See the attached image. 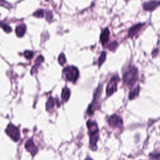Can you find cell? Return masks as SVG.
Instances as JSON below:
<instances>
[{
    "instance_id": "6",
    "label": "cell",
    "mask_w": 160,
    "mask_h": 160,
    "mask_svg": "<svg viewBox=\"0 0 160 160\" xmlns=\"http://www.w3.org/2000/svg\"><path fill=\"white\" fill-rule=\"evenodd\" d=\"M118 81V76H113L109 83L107 85L106 87V94L107 96H111L112 94L117 89V82Z\"/></svg>"
},
{
    "instance_id": "22",
    "label": "cell",
    "mask_w": 160,
    "mask_h": 160,
    "mask_svg": "<svg viewBox=\"0 0 160 160\" xmlns=\"http://www.w3.org/2000/svg\"><path fill=\"white\" fill-rule=\"evenodd\" d=\"M149 158L152 159H158L160 158V152H156V153H150L149 155Z\"/></svg>"
},
{
    "instance_id": "17",
    "label": "cell",
    "mask_w": 160,
    "mask_h": 160,
    "mask_svg": "<svg viewBox=\"0 0 160 160\" xmlns=\"http://www.w3.org/2000/svg\"><path fill=\"white\" fill-rule=\"evenodd\" d=\"M106 52L104 51H102L98 59V65L99 66H100L106 60Z\"/></svg>"
},
{
    "instance_id": "1",
    "label": "cell",
    "mask_w": 160,
    "mask_h": 160,
    "mask_svg": "<svg viewBox=\"0 0 160 160\" xmlns=\"http://www.w3.org/2000/svg\"><path fill=\"white\" fill-rule=\"evenodd\" d=\"M89 134V147L92 151L97 149V142L99 139V129L95 121L88 120L86 122Z\"/></svg>"
},
{
    "instance_id": "24",
    "label": "cell",
    "mask_w": 160,
    "mask_h": 160,
    "mask_svg": "<svg viewBox=\"0 0 160 160\" xmlns=\"http://www.w3.org/2000/svg\"><path fill=\"white\" fill-rule=\"evenodd\" d=\"M52 19V12L51 11H48L46 12V19L48 21H50Z\"/></svg>"
},
{
    "instance_id": "8",
    "label": "cell",
    "mask_w": 160,
    "mask_h": 160,
    "mask_svg": "<svg viewBox=\"0 0 160 160\" xmlns=\"http://www.w3.org/2000/svg\"><path fill=\"white\" fill-rule=\"evenodd\" d=\"M160 6V0H150L145 2L142 4V8L144 11H152Z\"/></svg>"
},
{
    "instance_id": "13",
    "label": "cell",
    "mask_w": 160,
    "mask_h": 160,
    "mask_svg": "<svg viewBox=\"0 0 160 160\" xmlns=\"http://www.w3.org/2000/svg\"><path fill=\"white\" fill-rule=\"evenodd\" d=\"M26 26L24 24H21V25H19L16 28V35L18 36V37H22L24 34H25V32H26Z\"/></svg>"
},
{
    "instance_id": "18",
    "label": "cell",
    "mask_w": 160,
    "mask_h": 160,
    "mask_svg": "<svg viewBox=\"0 0 160 160\" xmlns=\"http://www.w3.org/2000/svg\"><path fill=\"white\" fill-rule=\"evenodd\" d=\"M1 26L2 29L6 32H7V33H9V32H11L12 31L11 28L9 26H8L7 24H6V23H4V22H1Z\"/></svg>"
},
{
    "instance_id": "9",
    "label": "cell",
    "mask_w": 160,
    "mask_h": 160,
    "mask_svg": "<svg viewBox=\"0 0 160 160\" xmlns=\"http://www.w3.org/2000/svg\"><path fill=\"white\" fill-rule=\"evenodd\" d=\"M24 147H25L26 149L28 152H29L32 156H34L38 152V148L36 147V146L34 143L32 139H29L26 141Z\"/></svg>"
},
{
    "instance_id": "15",
    "label": "cell",
    "mask_w": 160,
    "mask_h": 160,
    "mask_svg": "<svg viewBox=\"0 0 160 160\" xmlns=\"http://www.w3.org/2000/svg\"><path fill=\"white\" fill-rule=\"evenodd\" d=\"M70 94H71L70 90L67 87H65L62 89V93H61V98L63 99V101H68L70 97Z\"/></svg>"
},
{
    "instance_id": "20",
    "label": "cell",
    "mask_w": 160,
    "mask_h": 160,
    "mask_svg": "<svg viewBox=\"0 0 160 160\" xmlns=\"http://www.w3.org/2000/svg\"><path fill=\"white\" fill-rule=\"evenodd\" d=\"M33 16L36 18H43L44 16V11L42 9H38L34 12Z\"/></svg>"
},
{
    "instance_id": "4",
    "label": "cell",
    "mask_w": 160,
    "mask_h": 160,
    "mask_svg": "<svg viewBox=\"0 0 160 160\" xmlns=\"http://www.w3.org/2000/svg\"><path fill=\"white\" fill-rule=\"evenodd\" d=\"M101 92H102V85L100 84L98 86V88H97V89L96 90V92H95L94 96V99H93L92 103L91 104H89V106L88 108L87 112L89 116H92L94 114V111L96 108V106L98 104V99H99V98L101 96Z\"/></svg>"
},
{
    "instance_id": "14",
    "label": "cell",
    "mask_w": 160,
    "mask_h": 160,
    "mask_svg": "<svg viewBox=\"0 0 160 160\" xmlns=\"http://www.w3.org/2000/svg\"><path fill=\"white\" fill-rule=\"evenodd\" d=\"M140 91V88L139 86H138L136 88H135L133 90L131 91L129 93V100H132L134 98H136L137 96H138Z\"/></svg>"
},
{
    "instance_id": "16",
    "label": "cell",
    "mask_w": 160,
    "mask_h": 160,
    "mask_svg": "<svg viewBox=\"0 0 160 160\" xmlns=\"http://www.w3.org/2000/svg\"><path fill=\"white\" fill-rule=\"evenodd\" d=\"M54 106V99L52 97H50L46 102V109L48 111H49L53 109Z\"/></svg>"
},
{
    "instance_id": "21",
    "label": "cell",
    "mask_w": 160,
    "mask_h": 160,
    "mask_svg": "<svg viewBox=\"0 0 160 160\" xmlns=\"http://www.w3.org/2000/svg\"><path fill=\"white\" fill-rule=\"evenodd\" d=\"M34 55V53L32 51H29V50H27V51H25L24 52V57L27 59H30L32 58Z\"/></svg>"
},
{
    "instance_id": "26",
    "label": "cell",
    "mask_w": 160,
    "mask_h": 160,
    "mask_svg": "<svg viewBox=\"0 0 160 160\" xmlns=\"http://www.w3.org/2000/svg\"><path fill=\"white\" fill-rule=\"evenodd\" d=\"M85 160H92L91 158H87L86 159H85Z\"/></svg>"
},
{
    "instance_id": "23",
    "label": "cell",
    "mask_w": 160,
    "mask_h": 160,
    "mask_svg": "<svg viewBox=\"0 0 160 160\" xmlns=\"http://www.w3.org/2000/svg\"><path fill=\"white\" fill-rule=\"evenodd\" d=\"M118 46V42H116V41H114V42H111L109 45V49H110V50H111V51H114L116 48V47Z\"/></svg>"
},
{
    "instance_id": "5",
    "label": "cell",
    "mask_w": 160,
    "mask_h": 160,
    "mask_svg": "<svg viewBox=\"0 0 160 160\" xmlns=\"http://www.w3.org/2000/svg\"><path fill=\"white\" fill-rule=\"evenodd\" d=\"M6 133L14 141H18L20 138V131L18 127L15 126L11 123H9L6 130Z\"/></svg>"
},
{
    "instance_id": "3",
    "label": "cell",
    "mask_w": 160,
    "mask_h": 160,
    "mask_svg": "<svg viewBox=\"0 0 160 160\" xmlns=\"http://www.w3.org/2000/svg\"><path fill=\"white\" fill-rule=\"evenodd\" d=\"M62 72L65 78L68 81L72 82H75L79 76V70L76 67L73 66H67L63 69Z\"/></svg>"
},
{
    "instance_id": "7",
    "label": "cell",
    "mask_w": 160,
    "mask_h": 160,
    "mask_svg": "<svg viewBox=\"0 0 160 160\" xmlns=\"http://www.w3.org/2000/svg\"><path fill=\"white\" fill-rule=\"evenodd\" d=\"M108 121L109 126L114 128H120L122 126L123 123L122 118L117 114L111 115Z\"/></svg>"
},
{
    "instance_id": "12",
    "label": "cell",
    "mask_w": 160,
    "mask_h": 160,
    "mask_svg": "<svg viewBox=\"0 0 160 160\" xmlns=\"http://www.w3.org/2000/svg\"><path fill=\"white\" fill-rule=\"evenodd\" d=\"M44 61V58L42 56H39L37 59H36V61H35V64L34 65L32 66V68L31 71V74H33L34 73H36L37 72V70L39 68V66H40V64H41V62Z\"/></svg>"
},
{
    "instance_id": "10",
    "label": "cell",
    "mask_w": 160,
    "mask_h": 160,
    "mask_svg": "<svg viewBox=\"0 0 160 160\" xmlns=\"http://www.w3.org/2000/svg\"><path fill=\"white\" fill-rule=\"evenodd\" d=\"M144 25L145 23H138L130 28L128 31V37L133 38L140 31V30L142 28V27Z\"/></svg>"
},
{
    "instance_id": "11",
    "label": "cell",
    "mask_w": 160,
    "mask_h": 160,
    "mask_svg": "<svg viewBox=\"0 0 160 160\" xmlns=\"http://www.w3.org/2000/svg\"><path fill=\"white\" fill-rule=\"evenodd\" d=\"M109 34H110V32L108 28L104 29L102 31L100 36V41L102 45H104L109 41Z\"/></svg>"
},
{
    "instance_id": "2",
    "label": "cell",
    "mask_w": 160,
    "mask_h": 160,
    "mask_svg": "<svg viewBox=\"0 0 160 160\" xmlns=\"http://www.w3.org/2000/svg\"><path fill=\"white\" fill-rule=\"evenodd\" d=\"M138 71L136 66H130L124 72L122 76L123 82L129 87H132L138 79Z\"/></svg>"
},
{
    "instance_id": "19",
    "label": "cell",
    "mask_w": 160,
    "mask_h": 160,
    "mask_svg": "<svg viewBox=\"0 0 160 160\" xmlns=\"http://www.w3.org/2000/svg\"><path fill=\"white\" fill-rule=\"evenodd\" d=\"M58 62L59 64L61 66L64 65V64L66 62V59L65 57V55L63 53H61L58 56Z\"/></svg>"
},
{
    "instance_id": "25",
    "label": "cell",
    "mask_w": 160,
    "mask_h": 160,
    "mask_svg": "<svg viewBox=\"0 0 160 160\" xmlns=\"http://www.w3.org/2000/svg\"><path fill=\"white\" fill-rule=\"evenodd\" d=\"M158 50L157 49H154L152 52V56H153V57H156V56H157V54H158Z\"/></svg>"
}]
</instances>
